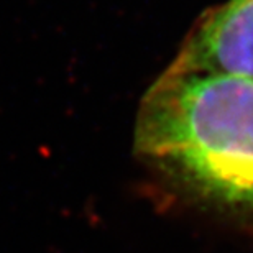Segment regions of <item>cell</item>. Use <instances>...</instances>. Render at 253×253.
<instances>
[{
  "label": "cell",
  "instance_id": "cell-1",
  "mask_svg": "<svg viewBox=\"0 0 253 253\" xmlns=\"http://www.w3.org/2000/svg\"><path fill=\"white\" fill-rule=\"evenodd\" d=\"M135 150L202 199L253 212V79L165 69L138 105Z\"/></svg>",
  "mask_w": 253,
  "mask_h": 253
},
{
  "label": "cell",
  "instance_id": "cell-2",
  "mask_svg": "<svg viewBox=\"0 0 253 253\" xmlns=\"http://www.w3.org/2000/svg\"><path fill=\"white\" fill-rule=\"evenodd\" d=\"M166 71L253 79V0H227L207 8Z\"/></svg>",
  "mask_w": 253,
  "mask_h": 253
}]
</instances>
